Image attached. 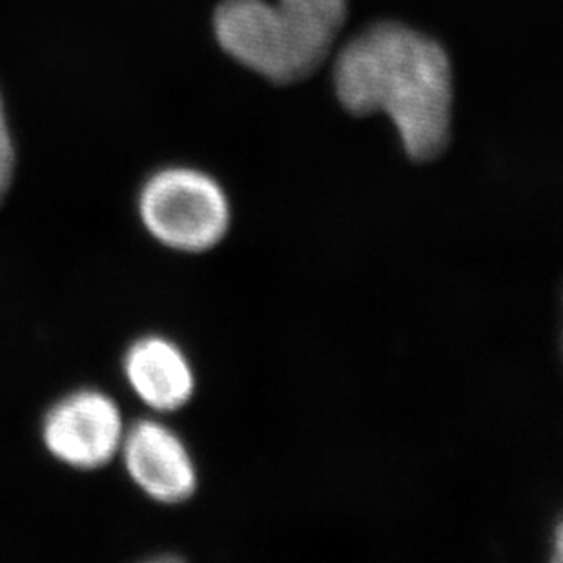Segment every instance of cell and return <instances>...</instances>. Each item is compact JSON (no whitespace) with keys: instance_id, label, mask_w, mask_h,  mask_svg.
Here are the masks:
<instances>
[{"instance_id":"obj_5","label":"cell","mask_w":563,"mask_h":563,"mask_svg":"<svg viewBox=\"0 0 563 563\" xmlns=\"http://www.w3.org/2000/svg\"><path fill=\"white\" fill-rule=\"evenodd\" d=\"M119 454L133 485L155 504H187L199 489L196 457L187 441L163 421L126 427Z\"/></svg>"},{"instance_id":"obj_8","label":"cell","mask_w":563,"mask_h":563,"mask_svg":"<svg viewBox=\"0 0 563 563\" xmlns=\"http://www.w3.org/2000/svg\"><path fill=\"white\" fill-rule=\"evenodd\" d=\"M11 137L10 126H8V118H5L4 99L0 93V139Z\"/></svg>"},{"instance_id":"obj_7","label":"cell","mask_w":563,"mask_h":563,"mask_svg":"<svg viewBox=\"0 0 563 563\" xmlns=\"http://www.w3.org/2000/svg\"><path fill=\"white\" fill-rule=\"evenodd\" d=\"M15 144L13 137L0 139V202L4 201L15 176Z\"/></svg>"},{"instance_id":"obj_3","label":"cell","mask_w":563,"mask_h":563,"mask_svg":"<svg viewBox=\"0 0 563 563\" xmlns=\"http://www.w3.org/2000/svg\"><path fill=\"white\" fill-rule=\"evenodd\" d=\"M137 212L150 238L177 254L216 251L232 230L229 194L190 166L154 172L139 191Z\"/></svg>"},{"instance_id":"obj_2","label":"cell","mask_w":563,"mask_h":563,"mask_svg":"<svg viewBox=\"0 0 563 563\" xmlns=\"http://www.w3.org/2000/svg\"><path fill=\"white\" fill-rule=\"evenodd\" d=\"M345 19L346 0H224L213 30L238 63L290 85L324 63Z\"/></svg>"},{"instance_id":"obj_4","label":"cell","mask_w":563,"mask_h":563,"mask_svg":"<svg viewBox=\"0 0 563 563\" xmlns=\"http://www.w3.org/2000/svg\"><path fill=\"white\" fill-rule=\"evenodd\" d=\"M124 432L115 399L96 388L66 394L49 407L41 426L46 451L75 471H97L115 460Z\"/></svg>"},{"instance_id":"obj_1","label":"cell","mask_w":563,"mask_h":563,"mask_svg":"<svg viewBox=\"0 0 563 563\" xmlns=\"http://www.w3.org/2000/svg\"><path fill=\"white\" fill-rule=\"evenodd\" d=\"M341 104L354 115L385 113L410 159H437L451 139L452 71L437 41L398 22L367 27L334 64Z\"/></svg>"},{"instance_id":"obj_6","label":"cell","mask_w":563,"mask_h":563,"mask_svg":"<svg viewBox=\"0 0 563 563\" xmlns=\"http://www.w3.org/2000/svg\"><path fill=\"white\" fill-rule=\"evenodd\" d=\"M124 379L148 409L170 415L185 409L197 390L196 368L176 341L148 334L128 346Z\"/></svg>"}]
</instances>
